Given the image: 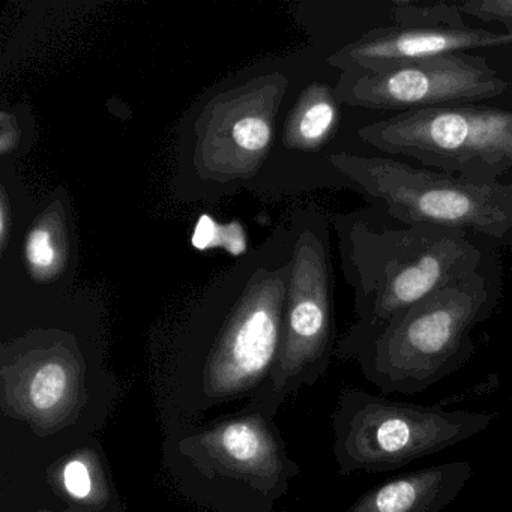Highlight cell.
Wrapping results in <instances>:
<instances>
[{
    "instance_id": "1",
    "label": "cell",
    "mask_w": 512,
    "mask_h": 512,
    "mask_svg": "<svg viewBox=\"0 0 512 512\" xmlns=\"http://www.w3.org/2000/svg\"><path fill=\"white\" fill-rule=\"evenodd\" d=\"M368 217L355 212L338 224L356 313V322L338 343L343 359H355L398 314L476 271L490 254L460 230L376 226Z\"/></svg>"
},
{
    "instance_id": "2",
    "label": "cell",
    "mask_w": 512,
    "mask_h": 512,
    "mask_svg": "<svg viewBox=\"0 0 512 512\" xmlns=\"http://www.w3.org/2000/svg\"><path fill=\"white\" fill-rule=\"evenodd\" d=\"M502 266L493 253L470 274L398 314L356 356L383 395L418 394L463 368L475 353L472 332L502 301Z\"/></svg>"
},
{
    "instance_id": "3",
    "label": "cell",
    "mask_w": 512,
    "mask_h": 512,
    "mask_svg": "<svg viewBox=\"0 0 512 512\" xmlns=\"http://www.w3.org/2000/svg\"><path fill=\"white\" fill-rule=\"evenodd\" d=\"M494 413L391 400L362 389L341 394L334 452L343 473H388L484 433Z\"/></svg>"
},
{
    "instance_id": "4",
    "label": "cell",
    "mask_w": 512,
    "mask_h": 512,
    "mask_svg": "<svg viewBox=\"0 0 512 512\" xmlns=\"http://www.w3.org/2000/svg\"><path fill=\"white\" fill-rule=\"evenodd\" d=\"M332 164L406 226L443 227L494 241L512 236V184L472 181L394 158L338 154Z\"/></svg>"
},
{
    "instance_id": "5",
    "label": "cell",
    "mask_w": 512,
    "mask_h": 512,
    "mask_svg": "<svg viewBox=\"0 0 512 512\" xmlns=\"http://www.w3.org/2000/svg\"><path fill=\"white\" fill-rule=\"evenodd\" d=\"M385 154L481 182L512 170V112L479 104H449L397 113L359 128Z\"/></svg>"
},
{
    "instance_id": "6",
    "label": "cell",
    "mask_w": 512,
    "mask_h": 512,
    "mask_svg": "<svg viewBox=\"0 0 512 512\" xmlns=\"http://www.w3.org/2000/svg\"><path fill=\"white\" fill-rule=\"evenodd\" d=\"M334 338L328 227L316 218L296 242L283 343L271 374L268 403L277 406L286 395L320 379L331 362Z\"/></svg>"
},
{
    "instance_id": "7",
    "label": "cell",
    "mask_w": 512,
    "mask_h": 512,
    "mask_svg": "<svg viewBox=\"0 0 512 512\" xmlns=\"http://www.w3.org/2000/svg\"><path fill=\"white\" fill-rule=\"evenodd\" d=\"M509 83L482 56L454 53L391 70L343 71L335 95L353 107L406 113L449 104H478L505 94Z\"/></svg>"
},
{
    "instance_id": "8",
    "label": "cell",
    "mask_w": 512,
    "mask_h": 512,
    "mask_svg": "<svg viewBox=\"0 0 512 512\" xmlns=\"http://www.w3.org/2000/svg\"><path fill=\"white\" fill-rule=\"evenodd\" d=\"M289 277L263 278L254 284L230 317L206 368V385L227 397L256 385L277 362L281 311L289 293Z\"/></svg>"
},
{
    "instance_id": "9",
    "label": "cell",
    "mask_w": 512,
    "mask_h": 512,
    "mask_svg": "<svg viewBox=\"0 0 512 512\" xmlns=\"http://www.w3.org/2000/svg\"><path fill=\"white\" fill-rule=\"evenodd\" d=\"M512 44V34H496L484 29L410 28L391 26L377 28L347 44L331 58V64L347 70L379 73L410 62L464 53L472 49H494Z\"/></svg>"
},
{
    "instance_id": "10",
    "label": "cell",
    "mask_w": 512,
    "mask_h": 512,
    "mask_svg": "<svg viewBox=\"0 0 512 512\" xmlns=\"http://www.w3.org/2000/svg\"><path fill=\"white\" fill-rule=\"evenodd\" d=\"M473 475L469 461H451L386 479L343 512H443Z\"/></svg>"
},
{
    "instance_id": "11",
    "label": "cell",
    "mask_w": 512,
    "mask_h": 512,
    "mask_svg": "<svg viewBox=\"0 0 512 512\" xmlns=\"http://www.w3.org/2000/svg\"><path fill=\"white\" fill-rule=\"evenodd\" d=\"M194 449L229 475L265 481L284 470L277 440L257 416L233 419L194 437Z\"/></svg>"
},
{
    "instance_id": "12",
    "label": "cell",
    "mask_w": 512,
    "mask_h": 512,
    "mask_svg": "<svg viewBox=\"0 0 512 512\" xmlns=\"http://www.w3.org/2000/svg\"><path fill=\"white\" fill-rule=\"evenodd\" d=\"M73 368L61 356L38 359L25 373L20 382V397L25 407L34 415H52L70 403L76 386Z\"/></svg>"
},
{
    "instance_id": "13",
    "label": "cell",
    "mask_w": 512,
    "mask_h": 512,
    "mask_svg": "<svg viewBox=\"0 0 512 512\" xmlns=\"http://www.w3.org/2000/svg\"><path fill=\"white\" fill-rule=\"evenodd\" d=\"M334 97L337 95L326 86H314L307 92L293 124L296 140L304 148H319L334 133L338 124V106Z\"/></svg>"
},
{
    "instance_id": "14",
    "label": "cell",
    "mask_w": 512,
    "mask_h": 512,
    "mask_svg": "<svg viewBox=\"0 0 512 512\" xmlns=\"http://www.w3.org/2000/svg\"><path fill=\"white\" fill-rule=\"evenodd\" d=\"M392 17L397 26L410 28H463V14L457 4L421 5L398 0L391 7Z\"/></svg>"
},
{
    "instance_id": "15",
    "label": "cell",
    "mask_w": 512,
    "mask_h": 512,
    "mask_svg": "<svg viewBox=\"0 0 512 512\" xmlns=\"http://www.w3.org/2000/svg\"><path fill=\"white\" fill-rule=\"evenodd\" d=\"M25 256L32 271L40 277L55 274L61 265V250L49 226L35 227L26 238Z\"/></svg>"
},
{
    "instance_id": "16",
    "label": "cell",
    "mask_w": 512,
    "mask_h": 512,
    "mask_svg": "<svg viewBox=\"0 0 512 512\" xmlns=\"http://www.w3.org/2000/svg\"><path fill=\"white\" fill-rule=\"evenodd\" d=\"M226 245L227 250L232 254H241L245 251V236L242 227L235 224V227L220 226L212 221L208 215H203L197 223L196 233L193 236V245L199 250Z\"/></svg>"
},
{
    "instance_id": "17",
    "label": "cell",
    "mask_w": 512,
    "mask_h": 512,
    "mask_svg": "<svg viewBox=\"0 0 512 512\" xmlns=\"http://www.w3.org/2000/svg\"><path fill=\"white\" fill-rule=\"evenodd\" d=\"M232 136L236 145L244 151H263L271 143V125L260 116H247L236 122Z\"/></svg>"
},
{
    "instance_id": "18",
    "label": "cell",
    "mask_w": 512,
    "mask_h": 512,
    "mask_svg": "<svg viewBox=\"0 0 512 512\" xmlns=\"http://www.w3.org/2000/svg\"><path fill=\"white\" fill-rule=\"evenodd\" d=\"M461 14L482 22H497L512 34V0H467L457 4Z\"/></svg>"
},
{
    "instance_id": "19",
    "label": "cell",
    "mask_w": 512,
    "mask_h": 512,
    "mask_svg": "<svg viewBox=\"0 0 512 512\" xmlns=\"http://www.w3.org/2000/svg\"><path fill=\"white\" fill-rule=\"evenodd\" d=\"M64 485L76 499H86L92 493V476L82 460H71L64 467Z\"/></svg>"
},
{
    "instance_id": "20",
    "label": "cell",
    "mask_w": 512,
    "mask_h": 512,
    "mask_svg": "<svg viewBox=\"0 0 512 512\" xmlns=\"http://www.w3.org/2000/svg\"><path fill=\"white\" fill-rule=\"evenodd\" d=\"M8 229H10V214H8L7 199H2L0 205V242H2V250L8 241Z\"/></svg>"
}]
</instances>
